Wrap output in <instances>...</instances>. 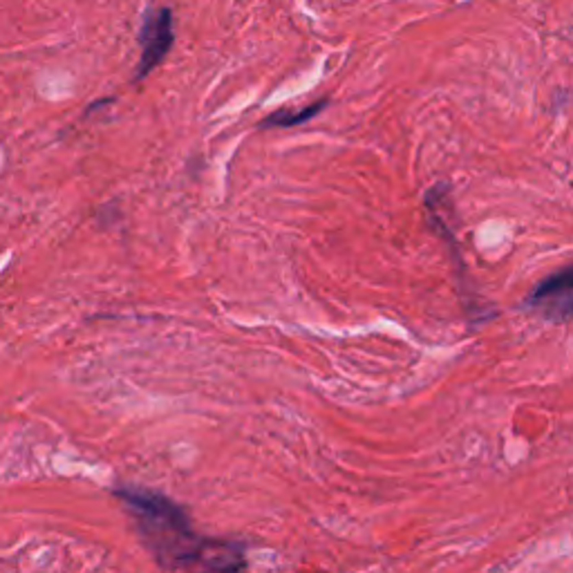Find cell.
Returning <instances> with one entry per match:
<instances>
[{
  "instance_id": "6da1fadb",
  "label": "cell",
  "mask_w": 573,
  "mask_h": 573,
  "mask_svg": "<svg viewBox=\"0 0 573 573\" xmlns=\"http://www.w3.org/2000/svg\"><path fill=\"white\" fill-rule=\"evenodd\" d=\"M115 498L124 504L141 542L164 569L237 573L244 567L240 544L200 535L188 513L166 495L139 486H119Z\"/></svg>"
},
{
  "instance_id": "7a4b0ae2",
  "label": "cell",
  "mask_w": 573,
  "mask_h": 573,
  "mask_svg": "<svg viewBox=\"0 0 573 573\" xmlns=\"http://www.w3.org/2000/svg\"><path fill=\"white\" fill-rule=\"evenodd\" d=\"M524 307L551 323L573 318V264L537 282L526 296Z\"/></svg>"
},
{
  "instance_id": "3957f363",
  "label": "cell",
  "mask_w": 573,
  "mask_h": 573,
  "mask_svg": "<svg viewBox=\"0 0 573 573\" xmlns=\"http://www.w3.org/2000/svg\"><path fill=\"white\" fill-rule=\"evenodd\" d=\"M139 40H141V61H139V70H137V79H143V76L164 61L166 54L170 52V47H173V40H175L173 10L170 7H157V10L148 12Z\"/></svg>"
},
{
  "instance_id": "277c9868",
  "label": "cell",
  "mask_w": 573,
  "mask_h": 573,
  "mask_svg": "<svg viewBox=\"0 0 573 573\" xmlns=\"http://www.w3.org/2000/svg\"><path fill=\"white\" fill-rule=\"evenodd\" d=\"M327 106V101H318V104H312L303 110H278V113L269 115L262 121V128L269 126H278V128H292V126H301L305 121H309L312 117H316L320 110Z\"/></svg>"
}]
</instances>
